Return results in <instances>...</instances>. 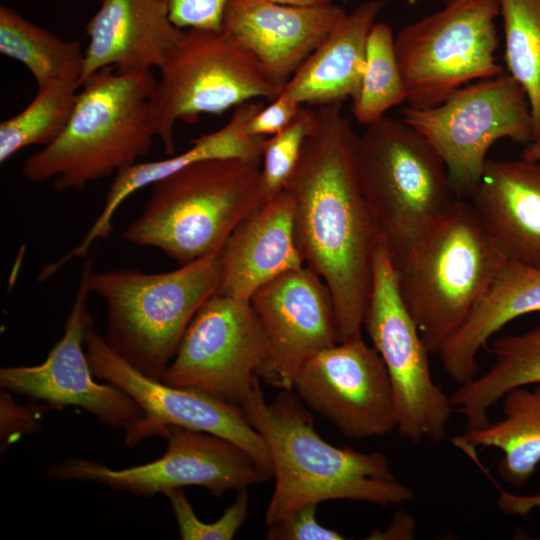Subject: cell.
Listing matches in <instances>:
<instances>
[{
    "mask_svg": "<svg viewBox=\"0 0 540 540\" xmlns=\"http://www.w3.org/2000/svg\"><path fill=\"white\" fill-rule=\"evenodd\" d=\"M286 191L305 265L328 287L339 342L362 336L379 231L357 167L359 136L341 103L316 106Z\"/></svg>",
    "mask_w": 540,
    "mask_h": 540,
    "instance_id": "obj_1",
    "label": "cell"
},
{
    "mask_svg": "<svg viewBox=\"0 0 540 540\" xmlns=\"http://www.w3.org/2000/svg\"><path fill=\"white\" fill-rule=\"evenodd\" d=\"M241 409L271 457L275 485L265 513L267 526L302 506L324 501L386 507L414 498L413 490L393 474L383 452L339 448L321 438L293 389L282 390L268 403L259 382Z\"/></svg>",
    "mask_w": 540,
    "mask_h": 540,
    "instance_id": "obj_2",
    "label": "cell"
},
{
    "mask_svg": "<svg viewBox=\"0 0 540 540\" xmlns=\"http://www.w3.org/2000/svg\"><path fill=\"white\" fill-rule=\"evenodd\" d=\"M156 82L152 70L112 68L84 79L64 131L24 160L22 175L34 183L53 179L57 191L81 190L137 163L157 138L151 117Z\"/></svg>",
    "mask_w": 540,
    "mask_h": 540,
    "instance_id": "obj_3",
    "label": "cell"
},
{
    "mask_svg": "<svg viewBox=\"0 0 540 540\" xmlns=\"http://www.w3.org/2000/svg\"><path fill=\"white\" fill-rule=\"evenodd\" d=\"M260 167L257 160H208L160 179L123 240L158 249L180 265L221 252L235 228L265 203Z\"/></svg>",
    "mask_w": 540,
    "mask_h": 540,
    "instance_id": "obj_4",
    "label": "cell"
},
{
    "mask_svg": "<svg viewBox=\"0 0 540 540\" xmlns=\"http://www.w3.org/2000/svg\"><path fill=\"white\" fill-rule=\"evenodd\" d=\"M87 287L106 304L105 340L142 374L160 380L200 307L217 292L220 252L163 273L122 268L94 272Z\"/></svg>",
    "mask_w": 540,
    "mask_h": 540,
    "instance_id": "obj_5",
    "label": "cell"
},
{
    "mask_svg": "<svg viewBox=\"0 0 540 540\" xmlns=\"http://www.w3.org/2000/svg\"><path fill=\"white\" fill-rule=\"evenodd\" d=\"M506 262L461 197L394 262L401 297L430 354L464 325Z\"/></svg>",
    "mask_w": 540,
    "mask_h": 540,
    "instance_id": "obj_6",
    "label": "cell"
},
{
    "mask_svg": "<svg viewBox=\"0 0 540 540\" xmlns=\"http://www.w3.org/2000/svg\"><path fill=\"white\" fill-rule=\"evenodd\" d=\"M357 167L393 261L406 256L459 198L435 148L403 120L383 116L359 136Z\"/></svg>",
    "mask_w": 540,
    "mask_h": 540,
    "instance_id": "obj_7",
    "label": "cell"
},
{
    "mask_svg": "<svg viewBox=\"0 0 540 540\" xmlns=\"http://www.w3.org/2000/svg\"><path fill=\"white\" fill-rule=\"evenodd\" d=\"M159 71L151 117L166 155L174 153L178 121L220 115L251 100L271 101L282 91L250 53L221 31L185 30Z\"/></svg>",
    "mask_w": 540,
    "mask_h": 540,
    "instance_id": "obj_8",
    "label": "cell"
},
{
    "mask_svg": "<svg viewBox=\"0 0 540 540\" xmlns=\"http://www.w3.org/2000/svg\"><path fill=\"white\" fill-rule=\"evenodd\" d=\"M442 8L403 27L395 50L407 106H436L463 86L502 74L498 0H440Z\"/></svg>",
    "mask_w": 540,
    "mask_h": 540,
    "instance_id": "obj_9",
    "label": "cell"
},
{
    "mask_svg": "<svg viewBox=\"0 0 540 540\" xmlns=\"http://www.w3.org/2000/svg\"><path fill=\"white\" fill-rule=\"evenodd\" d=\"M363 327L391 380L398 434L413 444L442 441L454 408L432 377L430 352L403 302L395 264L381 235Z\"/></svg>",
    "mask_w": 540,
    "mask_h": 540,
    "instance_id": "obj_10",
    "label": "cell"
},
{
    "mask_svg": "<svg viewBox=\"0 0 540 540\" xmlns=\"http://www.w3.org/2000/svg\"><path fill=\"white\" fill-rule=\"evenodd\" d=\"M402 115L441 156L461 198L474 191L495 142L528 144L534 138L526 93L506 72L469 83L436 106H407Z\"/></svg>",
    "mask_w": 540,
    "mask_h": 540,
    "instance_id": "obj_11",
    "label": "cell"
},
{
    "mask_svg": "<svg viewBox=\"0 0 540 540\" xmlns=\"http://www.w3.org/2000/svg\"><path fill=\"white\" fill-rule=\"evenodd\" d=\"M166 452L158 459L124 469L87 459H67L47 472L52 480L91 482L151 497L186 486L206 488L213 497L240 491L271 476L242 448L222 437L167 426Z\"/></svg>",
    "mask_w": 540,
    "mask_h": 540,
    "instance_id": "obj_12",
    "label": "cell"
},
{
    "mask_svg": "<svg viewBox=\"0 0 540 540\" xmlns=\"http://www.w3.org/2000/svg\"><path fill=\"white\" fill-rule=\"evenodd\" d=\"M265 358L250 300L215 293L191 320L161 381L241 408L260 382Z\"/></svg>",
    "mask_w": 540,
    "mask_h": 540,
    "instance_id": "obj_13",
    "label": "cell"
},
{
    "mask_svg": "<svg viewBox=\"0 0 540 540\" xmlns=\"http://www.w3.org/2000/svg\"><path fill=\"white\" fill-rule=\"evenodd\" d=\"M85 349L95 378L119 387L144 413L135 430L125 437L129 447L152 436L163 437L167 426H180L233 442L273 476L268 447L246 421L240 407L198 390L174 387L142 374L109 346L93 323L86 333Z\"/></svg>",
    "mask_w": 540,
    "mask_h": 540,
    "instance_id": "obj_14",
    "label": "cell"
},
{
    "mask_svg": "<svg viewBox=\"0 0 540 540\" xmlns=\"http://www.w3.org/2000/svg\"><path fill=\"white\" fill-rule=\"evenodd\" d=\"M293 390L305 406L352 439L386 435L397 427L394 392L386 366L362 336L309 358Z\"/></svg>",
    "mask_w": 540,
    "mask_h": 540,
    "instance_id": "obj_15",
    "label": "cell"
},
{
    "mask_svg": "<svg viewBox=\"0 0 540 540\" xmlns=\"http://www.w3.org/2000/svg\"><path fill=\"white\" fill-rule=\"evenodd\" d=\"M89 294L83 266L61 338L38 365L2 367L0 386L51 407H79L103 424L124 430L127 437L144 413L119 387L95 380L85 349L86 333L93 323L88 309Z\"/></svg>",
    "mask_w": 540,
    "mask_h": 540,
    "instance_id": "obj_16",
    "label": "cell"
},
{
    "mask_svg": "<svg viewBox=\"0 0 540 540\" xmlns=\"http://www.w3.org/2000/svg\"><path fill=\"white\" fill-rule=\"evenodd\" d=\"M250 303L266 342L259 377L270 386L293 389L303 364L339 343L330 291L307 265L261 286Z\"/></svg>",
    "mask_w": 540,
    "mask_h": 540,
    "instance_id": "obj_17",
    "label": "cell"
},
{
    "mask_svg": "<svg viewBox=\"0 0 540 540\" xmlns=\"http://www.w3.org/2000/svg\"><path fill=\"white\" fill-rule=\"evenodd\" d=\"M345 13L333 2L293 6L271 0H231L221 32L250 53L283 90Z\"/></svg>",
    "mask_w": 540,
    "mask_h": 540,
    "instance_id": "obj_18",
    "label": "cell"
},
{
    "mask_svg": "<svg viewBox=\"0 0 540 540\" xmlns=\"http://www.w3.org/2000/svg\"><path fill=\"white\" fill-rule=\"evenodd\" d=\"M85 29L81 82L106 68L159 70L185 31L171 21L165 0H101Z\"/></svg>",
    "mask_w": 540,
    "mask_h": 540,
    "instance_id": "obj_19",
    "label": "cell"
},
{
    "mask_svg": "<svg viewBox=\"0 0 540 540\" xmlns=\"http://www.w3.org/2000/svg\"><path fill=\"white\" fill-rule=\"evenodd\" d=\"M470 198L507 261L540 267V161L488 159Z\"/></svg>",
    "mask_w": 540,
    "mask_h": 540,
    "instance_id": "obj_20",
    "label": "cell"
},
{
    "mask_svg": "<svg viewBox=\"0 0 540 540\" xmlns=\"http://www.w3.org/2000/svg\"><path fill=\"white\" fill-rule=\"evenodd\" d=\"M218 294L250 300L263 285L305 265L293 222V205L283 191L248 215L220 252Z\"/></svg>",
    "mask_w": 540,
    "mask_h": 540,
    "instance_id": "obj_21",
    "label": "cell"
},
{
    "mask_svg": "<svg viewBox=\"0 0 540 540\" xmlns=\"http://www.w3.org/2000/svg\"><path fill=\"white\" fill-rule=\"evenodd\" d=\"M262 107L259 100L242 103L224 126L192 140L184 152L163 160L137 162L120 170L114 175L100 214L81 242L62 256V261L85 258L95 241L109 237L114 214L136 191L202 161L230 158L261 161L266 137L251 135L248 126Z\"/></svg>",
    "mask_w": 540,
    "mask_h": 540,
    "instance_id": "obj_22",
    "label": "cell"
},
{
    "mask_svg": "<svg viewBox=\"0 0 540 540\" xmlns=\"http://www.w3.org/2000/svg\"><path fill=\"white\" fill-rule=\"evenodd\" d=\"M383 5L369 0L346 12L281 93L302 106L353 100L365 69L368 35Z\"/></svg>",
    "mask_w": 540,
    "mask_h": 540,
    "instance_id": "obj_23",
    "label": "cell"
},
{
    "mask_svg": "<svg viewBox=\"0 0 540 540\" xmlns=\"http://www.w3.org/2000/svg\"><path fill=\"white\" fill-rule=\"evenodd\" d=\"M540 312V267L507 261L464 325L438 356L444 370L463 384L477 375V357L510 321Z\"/></svg>",
    "mask_w": 540,
    "mask_h": 540,
    "instance_id": "obj_24",
    "label": "cell"
},
{
    "mask_svg": "<svg viewBox=\"0 0 540 540\" xmlns=\"http://www.w3.org/2000/svg\"><path fill=\"white\" fill-rule=\"evenodd\" d=\"M502 400L503 418L452 439L468 453L476 448H497L502 455L497 464L501 480L523 487L540 464V384L508 391Z\"/></svg>",
    "mask_w": 540,
    "mask_h": 540,
    "instance_id": "obj_25",
    "label": "cell"
},
{
    "mask_svg": "<svg viewBox=\"0 0 540 540\" xmlns=\"http://www.w3.org/2000/svg\"><path fill=\"white\" fill-rule=\"evenodd\" d=\"M491 367L481 376L460 384L450 402L466 419L465 430L487 426L489 411L510 390L540 384V326L522 334L488 343Z\"/></svg>",
    "mask_w": 540,
    "mask_h": 540,
    "instance_id": "obj_26",
    "label": "cell"
},
{
    "mask_svg": "<svg viewBox=\"0 0 540 540\" xmlns=\"http://www.w3.org/2000/svg\"><path fill=\"white\" fill-rule=\"evenodd\" d=\"M0 53L23 64L38 88L81 85L85 49L80 43L57 37L7 6L0 7Z\"/></svg>",
    "mask_w": 540,
    "mask_h": 540,
    "instance_id": "obj_27",
    "label": "cell"
},
{
    "mask_svg": "<svg viewBox=\"0 0 540 540\" xmlns=\"http://www.w3.org/2000/svg\"><path fill=\"white\" fill-rule=\"evenodd\" d=\"M78 83H54L38 88L31 102L0 124V163L28 146L45 147L64 131L72 115Z\"/></svg>",
    "mask_w": 540,
    "mask_h": 540,
    "instance_id": "obj_28",
    "label": "cell"
},
{
    "mask_svg": "<svg viewBox=\"0 0 540 540\" xmlns=\"http://www.w3.org/2000/svg\"><path fill=\"white\" fill-rule=\"evenodd\" d=\"M508 73L528 98L534 138L540 136V0H498Z\"/></svg>",
    "mask_w": 540,
    "mask_h": 540,
    "instance_id": "obj_29",
    "label": "cell"
},
{
    "mask_svg": "<svg viewBox=\"0 0 540 540\" xmlns=\"http://www.w3.org/2000/svg\"><path fill=\"white\" fill-rule=\"evenodd\" d=\"M406 102V89L395 50V36L385 22H375L367 39L366 61L357 95L352 100L355 119L369 125Z\"/></svg>",
    "mask_w": 540,
    "mask_h": 540,
    "instance_id": "obj_30",
    "label": "cell"
},
{
    "mask_svg": "<svg viewBox=\"0 0 540 540\" xmlns=\"http://www.w3.org/2000/svg\"><path fill=\"white\" fill-rule=\"evenodd\" d=\"M315 115V108L304 105L288 126L266 138L260 167V185L265 202L284 191L312 130Z\"/></svg>",
    "mask_w": 540,
    "mask_h": 540,
    "instance_id": "obj_31",
    "label": "cell"
},
{
    "mask_svg": "<svg viewBox=\"0 0 540 540\" xmlns=\"http://www.w3.org/2000/svg\"><path fill=\"white\" fill-rule=\"evenodd\" d=\"M167 496L182 540H231L243 526L248 515L247 489L237 492V497L222 516L214 522L204 523L195 514L182 488L170 490Z\"/></svg>",
    "mask_w": 540,
    "mask_h": 540,
    "instance_id": "obj_32",
    "label": "cell"
},
{
    "mask_svg": "<svg viewBox=\"0 0 540 540\" xmlns=\"http://www.w3.org/2000/svg\"><path fill=\"white\" fill-rule=\"evenodd\" d=\"M318 505L302 506L268 525V540H342L339 532L322 526L316 518Z\"/></svg>",
    "mask_w": 540,
    "mask_h": 540,
    "instance_id": "obj_33",
    "label": "cell"
},
{
    "mask_svg": "<svg viewBox=\"0 0 540 540\" xmlns=\"http://www.w3.org/2000/svg\"><path fill=\"white\" fill-rule=\"evenodd\" d=\"M231 0H165L171 21L183 30L221 31L223 15Z\"/></svg>",
    "mask_w": 540,
    "mask_h": 540,
    "instance_id": "obj_34",
    "label": "cell"
},
{
    "mask_svg": "<svg viewBox=\"0 0 540 540\" xmlns=\"http://www.w3.org/2000/svg\"><path fill=\"white\" fill-rule=\"evenodd\" d=\"M46 406L17 404L9 391L0 395V435L1 448L7 447L11 439L37 433L40 429V416Z\"/></svg>",
    "mask_w": 540,
    "mask_h": 540,
    "instance_id": "obj_35",
    "label": "cell"
},
{
    "mask_svg": "<svg viewBox=\"0 0 540 540\" xmlns=\"http://www.w3.org/2000/svg\"><path fill=\"white\" fill-rule=\"evenodd\" d=\"M303 106L283 93L262 107L252 118L248 132L254 136H273L282 131L296 117Z\"/></svg>",
    "mask_w": 540,
    "mask_h": 540,
    "instance_id": "obj_36",
    "label": "cell"
},
{
    "mask_svg": "<svg viewBox=\"0 0 540 540\" xmlns=\"http://www.w3.org/2000/svg\"><path fill=\"white\" fill-rule=\"evenodd\" d=\"M496 504L504 515L527 517L535 509L540 511V491L533 494H516L499 489Z\"/></svg>",
    "mask_w": 540,
    "mask_h": 540,
    "instance_id": "obj_37",
    "label": "cell"
},
{
    "mask_svg": "<svg viewBox=\"0 0 540 540\" xmlns=\"http://www.w3.org/2000/svg\"><path fill=\"white\" fill-rule=\"evenodd\" d=\"M414 530L413 519L408 514L399 511L384 532L373 530L368 539H411L414 536Z\"/></svg>",
    "mask_w": 540,
    "mask_h": 540,
    "instance_id": "obj_38",
    "label": "cell"
},
{
    "mask_svg": "<svg viewBox=\"0 0 540 540\" xmlns=\"http://www.w3.org/2000/svg\"><path fill=\"white\" fill-rule=\"evenodd\" d=\"M522 158L531 161H540V136L526 144Z\"/></svg>",
    "mask_w": 540,
    "mask_h": 540,
    "instance_id": "obj_39",
    "label": "cell"
},
{
    "mask_svg": "<svg viewBox=\"0 0 540 540\" xmlns=\"http://www.w3.org/2000/svg\"><path fill=\"white\" fill-rule=\"evenodd\" d=\"M276 3L293 5V6H312L322 5L333 2V0H271Z\"/></svg>",
    "mask_w": 540,
    "mask_h": 540,
    "instance_id": "obj_40",
    "label": "cell"
}]
</instances>
